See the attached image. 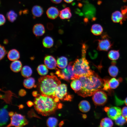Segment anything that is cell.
Wrapping results in <instances>:
<instances>
[{
	"label": "cell",
	"instance_id": "1",
	"mask_svg": "<svg viewBox=\"0 0 127 127\" xmlns=\"http://www.w3.org/2000/svg\"><path fill=\"white\" fill-rule=\"evenodd\" d=\"M78 79L81 82L82 86L80 90L76 93L82 97L90 96L98 90H103L104 79L101 78L94 71L91 75L82 76Z\"/></svg>",
	"mask_w": 127,
	"mask_h": 127
},
{
	"label": "cell",
	"instance_id": "2",
	"mask_svg": "<svg viewBox=\"0 0 127 127\" xmlns=\"http://www.w3.org/2000/svg\"><path fill=\"white\" fill-rule=\"evenodd\" d=\"M33 103L35 108L38 113L45 116L54 114L63 106L57 97L53 98L39 94L35 98Z\"/></svg>",
	"mask_w": 127,
	"mask_h": 127
},
{
	"label": "cell",
	"instance_id": "3",
	"mask_svg": "<svg viewBox=\"0 0 127 127\" xmlns=\"http://www.w3.org/2000/svg\"><path fill=\"white\" fill-rule=\"evenodd\" d=\"M39 91L42 95L55 97V91L57 87L61 84L60 80L55 75H46L38 79Z\"/></svg>",
	"mask_w": 127,
	"mask_h": 127
},
{
	"label": "cell",
	"instance_id": "4",
	"mask_svg": "<svg viewBox=\"0 0 127 127\" xmlns=\"http://www.w3.org/2000/svg\"><path fill=\"white\" fill-rule=\"evenodd\" d=\"M87 48L86 46H83L81 58L77 59L73 62V69L75 79L82 76L91 75L94 71L90 69L89 62L86 58Z\"/></svg>",
	"mask_w": 127,
	"mask_h": 127
},
{
	"label": "cell",
	"instance_id": "5",
	"mask_svg": "<svg viewBox=\"0 0 127 127\" xmlns=\"http://www.w3.org/2000/svg\"><path fill=\"white\" fill-rule=\"evenodd\" d=\"M73 62H70L68 66L62 69H57L55 74L61 79L68 82L75 79V75L73 69Z\"/></svg>",
	"mask_w": 127,
	"mask_h": 127
},
{
	"label": "cell",
	"instance_id": "6",
	"mask_svg": "<svg viewBox=\"0 0 127 127\" xmlns=\"http://www.w3.org/2000/svg\"><path fill=\"white\" fill-rule=\"evenodd\" d=\"M55 97H58L62 101H71L73 96L67 92V85L64 84H60L56 88Z\"/></svg>",
	"mask_w": 127,
	"mask_h": 127
},
{
	"label": "cell",
	"instance_id": "7",
	"mask_svg": "<svg viewBox=\"0 0 127 127\" xmlns=\"http://www.w3.org/2000/svg\"><path fill=\"white\" fill-rule=\"evenodd\" d=\"M28 123L25 116L15 112L11 117L10 123L7 127H22L27 124Z\"/></svg>",
	"mask_w": 127,
	"mask_h": 127
},
{
	"label": "cell",
	"instance_id": "8",
	"mask_svg": "<svg viewBox=\"0 0 127 127\" xmlns=\"http://www.w3.org/2000/svg\"><path fill=\"white\" fill-rule=\"evenodd\" d=\"M92 95V100L96 106L103 105L107 101V95L102 90L97 91Z\"/></svg>",
	"mask_w": 127,
	"mask_h": 127
},
{
	"label": "cell",
	"instance_id": "9",
	"mask_svg": "<svg viewBox=\"0 0 127 127\" xmlns=\"http://www.w3.org/2000/svg\"><path fill=\"white\" fill-rule=\"evenodd\" d=\"M101 36V39L98 40L97 49L99 51H107L111 48L113 44L109 39V37L107 34H103Z\"/></svg>",
	"mask_w": 127,
	"mask_h": 127
},
{
	"label": "cell",
	"instance_id": "10",
	"mask_svg": "<svg viewBox=\"0 0 127 127\" xmlns=\"http://www.w3.org/2000/svg\"><path fill=\"white\" fill-rule=\"evenodd\" d=\"M104 110L107 113L108 116L111 119L115 120L121 115L122 110L119 107L113 106L105 107Z\"/></svg>",
	"mask_w": 127,
	"mask_h": 127
},
{
	"label": "cell",
	"instance_id": "11",
	"mask_svg": "<svg viewBox=\"0 0 127 127\" xmlns=\"http://www.w3.org/2000/svg\"><path fill=\"white\" fill-rule=\"evenodd\" d=\"M44 62L48 68L51 69H57V63L55 58L50 55L46 56L44 58Z\"/></svg>",
	"mask_w": 127,
	"mask_h": 127
},
{
	"label": "cell",
	"instance_id": "12",
	"mask_svg": "<svg viewBox=\"0 0 127 127\" xmlns=\"http://www.w3.org/2000/svg\"><path fill=\"white\" fill-rule=\"evenodd\" d=\"M8 105H5L0 110V126L6 124L8 120L9 114L7 108Z\"/></svg>",
	"mask_w": 127,
	"mask_h": 127
},
{
	"label": "cell",
	"instance_id": "13",
	"mask_svg": "<svg viewBox=\"0 0 127 127\" xmlns=\"http://www.w3.org/2000/svg\"><path fill=\"white\" fill-rule=\"evenodd\" d=\"M111 18L112 21L115 23H121L123 20H125L121 12L118 10L115 11L112 13Z\"/></svg>",
	"mask_w": 127,
	"mask_h": 127
},
{
	"label": "cell",
	"instance_id": "14",
	"mask_svg": "<svg viewBox=\"0 0 127 127\" xmlns=\"http://www.w3.org/2000/svg\"><path fill=\"white\" fill-rule=\"evenodd\" d=\"M32 31L33 34L36 36H42L45 32L44 25L40 24L35 25L33 27Z\"/></svg>",
	"mask_w": 127,
	"mask_h": 127
},
{
	"label": "cell",
	"instance_id": "15",
	"mask_svg": "<svg viewBox=\"0 0 127 127\" xmlns=\"http://www.w3.org/2000/svg\"><path fill=\"white\" fill-rule=\"evenodd\" d=\"M59 14L58 9L55 7H51L48 8L46 11V14L49 18L54 19L56 18Z\"/></svg>",
	"mask_w": 127,
	"mask_h": 127
},
{
	"label": "cell",
	"instance_id": "16",
	"mask_svg": "<svg viewBox=\"0 0 127 127\" xmlns=\"http://www.w3.org/2000/svg\"><path fill=\"white\" fill-rule=\"evenodd\" d=\"M59 17L62 19H69L72 16L71 10L69 7L66 8L59 12Z\"/></svg>",
	"mask_w": 127,
	"mask_h": 127
},
{
	"label": "cell",
	"instance_id": "17",
	"mask_svg": "<svg viewBox=\"0 0 127 127\" xmlns=\"http://www.w3.org/2000/svg\"><path fill=\"white\" fill-rule=\"evenodd\" d=\"M91 31L94 35L99 36L101 35L103 32V28L100 24H95L92 26L91 28Z\"/></svg>",
	"mask_w": 127,
	"mask_h": 127
},
{
	"label": "cell",
	"instance_id": "18",
	"mask_svg": "<svg viewBox=\"0 0 127 127\" xmlns=\"http://www.w3.org/2000/svg\"><path fill=\"white\" fill-rule=\"evenodd\" d=\"M22 64L19 60H16L13 61L10 65V68L13 72H17L20 71L22 68Z\"/></svg>",
	"mask_w": 127,
	"mask_h": 127
},
{
	"label": "cell",
	"instance_id": "19",
	"mask_svg": "<svg viewBox=\"0 0 127 127\" xmlns=\"http://www.w3.org/2000/svg\"><path fill=\"white\" fill-rule=\"evenodd\" d=\"M8 59L11 61L17 60L20 57V54L19 52L15 49H12L10 50L8 54Z\"/></svg>",
	"mask_w": 127,
	"mask_h": 127
},
{
	"label": "cell",
	"instance_id": "20",
	"mask_svg": "<svg viewBox=\"0 0 127 127\" xmlns=\"http://www.w3.org/2000/svg\"><path fill=\"white\" fill-rule=\"evenodd\" d=\"M68 60L64 56H62L58 58L57 60V65L58 67L60 69L66 67L67 65Z\"/></svg>",
	"mask_w": 127,
	"mask_h": 127
},
{
	"label": "cell",
	"instance_id": "21",
	"mask_svg": "<svg viewBox=\"0 0 127 127\" xmlns=\"http://www.w3.org/2000/svg\"><path fill=\"white\" fill-rule=\"evenodd\" d=\"M79 107L80 110L83 112H87L90 109V106L89 103L86 100L81 101L79 104Z\"/></svg>",
	"mask_w": 127,
	"mask_h": 127
},
{
	"label": "cell",
	"instance_id": "22",
	"mask_svg": "<svg viewBox=\"0 0 127 127\" xmlns=\"http://www.w3.org/2000/svg\"><path fill=\"white\" fill-rule=\"evenodd\" d=\"M82 86L81 82L78 79H75L72 80L71 83V88L75 93L80 90Z\"/></svg>",
	"mask_w": 127,
	"mask_h": 127
},
{
	"label": "cell",
	"instance_id": "23",
	"mask_svg": "<svg viewBox=\"0 0 127 127\" xmlns=\"http://www.w3.org/2000/svg\"><path fill=\"white\" fill-rule=\"evenodd\" d=\"M122 79L121 78L118 79L114 78L109 79L108 83L110 88L111 89L116 88L119 86V82L122 81Z\"/></svg>",
	"mask_w": 127,
	"mask_h": 127
},
{
	"label": "cell",
	"instance_id": "24",
	"mask_svg": "<svg viewBox=\"0 0 127 127\" xmlns=\"http://www.w3.org/2000/svg\"><path fill=\"white\" fill-rule=\"evenodd\" d=\"M32 12L34 16L36 17H40L42 15L43 13V10L40 6L36 5L32 7Z\"/></svg>",
	"mask_w": 127,
	"mask_h": 127
},
{
	"label": "cell",
	"instance_id": "25",
	"mask_svg": "<svg viewBox=\"0 0 127 127\" xmlns=\"http://www.w3.org/2000/svg\"><path fill=\"white\" fill-rule=\"evenodd\" d=\"M42 43L43 46L46 48H50L53 45L54 41L53 39L49 36L45 37L43 39Z\"/></svg>",
	"mask_w": 127,
	"mask_h": 127
},
{
	"label": "cell",
	"instance_id": "26",
	"mask_svg": "<svg viewBox=\"0 0 127 127\" xmlns=\"http://www.w3.org/2000/svg\"><path fill=\"white\" fill-rule=\"evenodd\" d=\"M22 75L25 78H28L31 75L32 71L31 68L28 66H24L21 70Z\"/></svg>",
	"mask_w": 127,
	"mask_h": 127
},
{
	"label": "cell",
	"instance_id": "27",
	"mask_svg": "<svg viewBox=\"0 0 127 127\" xmlns=\"http://www.w3.org/2000/svg\"><path fill=\"white\" fill-rule=\"evenodd\" d=\"M35 82V80L33 78L28 77L24 80L23 83L26 88L30 89L34 86Z\"/></svg>",
	"mask_w": 127,
	"mask_h": 127
},
{
	"label": "cell",
	"instance_id": "28",
	"mask_svg": "<svg viewBox=\"0 0 127 127\" xmlns=\"http://www.w3.org/2000/svg\"><path fill=\"white\" fill-rule=\"evenodd\" d=\"M120 56L119 50H111L108 52V56L109 58L112 60H117Z\"/></svg>",
	"mask_w": 127,
	"mask_h": 127
},
{
	"label": "cell",
	"instance_id": "29",
	"mask_svg": "<svg viewBox=\"0 0 127 127\" xmlns=\"http://www.w3.org/2000/svg\"><path fill=\"white\" fill-rule=\"evenodd\" d=\"M113 125V123L110 118H105L103 119L100 123L99 127H111Z\"/></svg>",
	"mask_w": 127,
	"mask_h": 127
},
{
	"label": "cell",
	"instance_id": "30",
	"mask_svg": "<svg viewBox=\"0 0 127 127\" xmlns=\"http://www.w3.org/2000/svg\"><path fill=\"white\" fill-rule=\"evenodd\" d=\"M108 72L110 75L113 77H115L117 75L119 69L115 65H112L108 68Z\"/></svg>",
	"mask_w": 127,
	"mask_h": 127
},
{
	"label": "cell",
	"instance_id": "31",
	"mask_svg": "<svg viewBox=\"0 0 127 127\" xmlns=\"http://www.w3.org/2000/svg\"><path fill=\"white\" fill-rule=\"evenodd\" d=\"M37 71L38 73L42 76L46 75L48 72V68L45 65L43 64L40 65L38 66Z\"/></svg>",
	"mask_w": 127,
	"mask_h": 127
},
{
	"label": "cell",
	"instance_id": "32",
	"mask_svg": "<svg viewBox=\"0 0 127 127\" xmlns=\"http://www.w3.org/2000/svg\"><path fill=\"white\" fill-rule=\"evenodd\" d=\"M6 16L8 20L12 22L16 19L17 15L14 11L11 10L7 13Z\"/></svg>",
	"mask_w": 127,
	"mask_h": 127
},
{
	"label": "cell",
	"instance_id": "33",
	"mask_svg": "<svg viewBox=\"0 0 127 127\" xmlns=\"http://www.w3.org/2000/svg\"><path fill=\"white\" fill-rule=\"evenodd\" d=\"M58 122V120L55 118L50 117L47 120V124L48 127H55L57 126Z\"/></svg>",
	"mask_w": 127,
	"mask_h": 127
},
{
	"label": "cell",
	"instance_id": "34",
	"mask_svg": "<svg viewBox=\"0 0 127 127\" xmlns=\"http://www.w3.org/2000/svg\"><path fill=\"white\" fill-rule=\"evenodd\" d=\"M127 122V120L124 117L121 115L115 120V124L117 125L122 126Z\"/></svg>",
	"mask_w": 127,
	"mask_h": 127
},
{
	"label": "cell",
	"instance_id": "35",
	"mask_svg": "<svg viewBox=\"0 0 127 127\" xmlns=\"http://www.w3.org/2000/svg\"><path fill=\"white\" fill-rule=\"evenodd\" d=\"M84 7L83 9V12L86 16L89 18L91 16L90 14L91 13L90 12L92 11V6L90 4H87Z\"/></svg>",
	"mask_w": 127,
	"mask_h": 127
},
{
	"label": "cell",
	"instance_id": "36",
	"mask_svg": "<svg viewBox=\"0 0 127 127\" xmlns=\"http://www.w3.org/2000/svg\"><path fill=\"white\" fill-rule=\"evenodd\" d=\"M109 78L107 77L103 79L104 81V84L103 88V90L107 91L109 94H111L113 91H112V90L109 86L108 81Z\"/></svg>",
	"mask_w": 127,
	"mask_h": 127
},
{
	"label": "cell",
	"instance_id": "37",
	"mask_svg": "<svg viewBox=\"0 0 127 127\" xmlns=\"http://www.w3.org/2000/svg\"><path fill=\"white\" fill-rule=\"evenodd\" d=\"M0 60L2 59L7 53V52L4 47L0 45Z\"/></svg>",
	"mask_w": 127,
	"mask_h": 127
},
{
	"label": "cell",
	"instance_id": "38",
	"mask_svg": "<svg viewBox=\"0 0 127 127\" xmlns=\"http://www.w3.org/2000/svg\"><path fill=\"white\" fill-rule=\"evenodd\" d=\"M122 115L127 120V107H125L123 108L122 110Z\"/></svg>",
	"mask_w": 127,
	"mask_h": 127
},
{
	"label": "cell",
	"instance_id": "39",
	"mask_svg": "<svg viewBox=\"0 0 127 127\" xmlns=\"http://www.w3.org/2000/svg\"><path fill=\"white\" fill-rule=\"evenodd\" d=\"M0 25L1 26L5 23L6 21V19L4 16L2 14H0Z\"/></svg>",
	"mask_w": 127,
	"mask_h": 127
},
{
	"label": "cell",
	"instance_id": "40",
	"mask_svg": "<svg viewBox=\"0 0 127 127\" xmlns=\"http://www.w3.org/2000/svg\"><path fill=\"white\" fill-rule=\"evenodd\" d=\"M26 92V91L24 89L20 90L19 92V95L21 96H23L25 95Z\"/></svg>",
	"mask_w": 127,
	"mask_h": 127
},
{
	"label": "cell",
	"instance_id": "41",
	"mask_svg": "<svg viewBox=\"0 0 127 127\" xmlns=\"http://www.w3.org/2000/svg\"><path fill=\"white\" fill-rule=\"evenodd\" d=\"M53 25L51 23H48L47 24V27L49 29H51L53 28Z\"/></svg>",
	"mask_w": 127,
	"mask_h": 127
},
{
	"label": "cell",
	"instance_id": "42",
	"mask_svg": "<svg viewBox=\"0 0 127 127\" xmlns=\"http://www.w3.org/2000/svg\"><path fill=\"white\" fill-rule=\"evenodd\" d=\"M62 0H51L53 3L55 4H58L60 3Z\"/></svg>",
	"mask_w": 127,
	"mask_h": 127
},
{
	"label": "cell",
	"instance_id": "43",
	"mask_svg": "<svg viewBox=\"0 0 127 127\" xmlns=\"http://www.w3.org/2000/svg\"><path fill=\"white\" fill-rule=\"evenodd\" d=\"M27 104L28 106L29 107H32L34 105V103L31 101H28L27 103Z\"/></svg>",
	"mask_w": 127,
	"mask_h": 127
},
{
	"label": "cell",
	"instance_id": "44",
	"mask_svg": "<svg viewBox=\"0 0 127 127\" xmlns=\"http://www.w3.org/2000/svg\"><path fill=\"white\" fill-rule=\"evenodd\" d=\"M32 94L33 96L35 97L39 95L37 91H33L32 92Z\"/></svg>",
	"mask_w": 127,
	"mask_h": 127
},
{
	"label": "cell",
	"instance_id": "45",
	"mask_svg": "<svg viewBox=\"0 0 127 127\" xmlns=\"http://www.w3.org/2000/svg\"><path fill=\"white\" fill-rule=\"evenodd\" d=\"M64 1L67 3H70L72 2L74 0H64Z\"/></svg>",
	"mask_w": 127,
	"mask_h": 127
},
{
	"label": "cell",
	"instance_id": "46",
	"mask_svg": "<svg viewBox=\"0 0 127 127\" xmlns=\"http://www.w3.org/2000/svg\"><path fill=\"white\" fill-rule=\"evenodd\" d=\"M8 114L9 116L12 117L13 115L14 114L13 112L11 111L9 112L8 113Z\"/></svg>",
	"mask_w": 127,
	"mask_h": 127
},
{
	"label": "cell",
	"instance_id": "47",
	"mask_svg": "<svg viewBox=\"0 0 127 127\" xmlns=\"http://www.w3.org/2000/svg\"><path fill=\"white\" fill-rule=\"evenodd\" d=\"M124 103L127 106V97L124 100Z\"/></svg>",
	"mask_w": 127,
	"mask_h": 127
},
{
	"label": "cell",
	"instance_id": "48",
	"mask_svg": "<svg viewBox=\"0 0 127 127\" xmlns=\"http://www.w3.org/2000/svg\"><path fill=\"white\" fill-rule=\"evenodd\" d=\"M19 108H23L24 106L22 105H20L19 106Z\"/></svg>",
	"mask_w": 127,
	"mask_h": 127
}]
</instances>
